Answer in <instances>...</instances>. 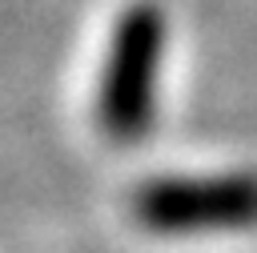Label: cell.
Segmentation results:
<instances>
[{"label": "cell", "instance_id": "1", "mask_svg": "<svg viewBox=\"0 0 257 253\" xmlns=\"http://www.w3.org/2000/svg\"><path fill=\"white\" fill-rule=\"evenodd\" d=\"M169 20L153 0L128 4L108 36L100 84H96V124L116 145H137L157 116V68L165 56Z\"/></svg>", "mask_w": 257, "mask_h": 253}, {"label": "cell", "instance_id": "2", "mask_svg": "<svg viewBox=\"0 0 257 253\" xmlns=\"http://www.w3.org/2000/svg\"><path fill=\"white\" fill-rule=\"evenodd\" d=\"M133 217L165 237H189L209 229L257 225V173H209V177H157L133 193Z\"/></svg>", "mask_w": 257, "mask_h": 253}]
</instances>
